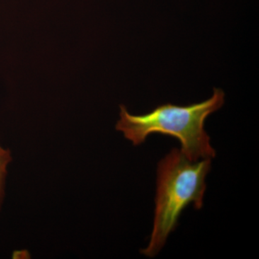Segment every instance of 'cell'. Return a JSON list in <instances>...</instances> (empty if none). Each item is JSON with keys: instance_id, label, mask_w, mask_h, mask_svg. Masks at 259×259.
I'll return each mask as SVG.
<instances>
[{"instance_id": "obj_1", "label": "cell", "mask_w": 259, "mask_h": 259, "mask_svg": "<svg viewBox=\"0 0 259 259\" xmlns=\"http://www.w3.org/2000/svg\"><path fill=\"white\" fill-rule=\"evenodd\" d=\"M224 103V92L214 88L212 96L205 101L187 106L163 104L144 115H131L125 106L120 105V119L116 129L134 146L144 144L151 134L166 135L180 141V151L190 161L212 159L216 151L204 130V122Z\"/></svg>"}, {"instance_id": "obj_2", "label": "cell", "mask_w": 259, "mask_h": 259, "mask_svg": "<svg viewBox=\"0 0 259 259\" xmlns=\"http://www.w3.org/2000/svg\"><path fill=\"white\" fill-rule=\"evenodd\" d=\"M211 169V159L191 161L178 148H174L158 165L156 208L153 228L147 248L141 253L153 258L176 229L179 218L186 207L203 206L205 179Z\"/></svg>"}, {"instance_id": "obj_3", "label": "cell", "mask_w": 259, "mask_h": 259, "mask_svg": "<svg viewBox=\"0 0 259 259\" xmlns=\"http://www.w3.org/2000/svg\"><path fill=\"white\" fill-rule=\"evenodd\" d=\"M12 161L9 150L0 146V206L4 196L5 181L8 173V166Z\"/></svg>"}]
</instances>
